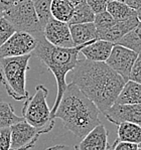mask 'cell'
Listing matches in <instances>:
<instances>
[{"instance_id":"4dcf8cb0","label":"cell","mask_w":141,"mask_h":150,"mask_svg":"<svg viewBox=\"0 0 141 150\" xmlns=\"http://www.w3.org/2000/svg\"><path fill=\"white\" fill-rule=\"evenodd\" d=\"M125 3L134 10H137L138 8L141 7V0H126Z\"/></svg>"},{"instance_id":"d6a6232c","label":"cell","mask_w":141,"mask_h":150,"mask_svg":"<svg viewBox=\"0 0 141 150\" xmlns=\"http://www.w3.org/2000/svg\"><path fill=\"white\" fill-rule=\"evenodd\" d=\"M69 1H71L72 3L76 6V5H78V4H81V3H83V2H85L86 0H69Z\"/></svg>"},{"instance_id":"e0dca14e","label":"cell","mask_w":141,"mask_h":150,"mask_svg":"<svg viewBox=\"0 0 141 150\" xmlns=\"http://www.w3.org/2000/svg\"><path fill=\"white\" fill-rule=\"evenodd\" d=\"M117 139L141 145V125L123 122L117 127Z\"/></svg>"},{"instance_id":"7402d4cb","label":"cell","mask_w":141,"mask_h":150,"mask_svg":"<svg viewBox=\"0 0 141 150\" xmlns=\"http://www.w3.org/2000/svg\"><path fill=\"white\" fill-rule=\"evenodd\" d=\"M95 13L92 11L87 2H83L81 4L75 6L73 16L68 22L69 25L71 24H79V23H88V22H94Z\"/></svg>"},{"instance_id":"cb8c5ba5","label":"cell","mask_w":141,"mask_h":150,"mask_svg":"<svg viewBox=\"0 0 141 150\" xmlns=\"http://www.w3.org/2000/svg\"><path fill=\"white\" fill-rule=\"evenodd\" d=\"M116 22V20L112 17V15L108 12L107 10L104 12L95 14L94 24L97 28V31H102L105 29L109 28Z\"/></svg>"},{"instance_id":"d4e9b609","label":"cell","mask_w":141,"mask_h":150,"mask_svg":"<svg viewBox=\"0 0 141 150\" xmlns=\"http://www.w3.org/2000/svg\"><path fill=\"white\" fill-rule=\"evenodd\" d=\"M16 30L13 25L4 17L0 16V47L14 33Z\"/></svg>"},{"instance_id":"ac0fdd59","label":"cell","mask_w":141,"mask_h":150,"mask_svg":"<svg viewBox=\"0 0 141 150\" xmlns=\"http://www.w3.org/2000/svg\"><path fill=\"white\" fill-rule=\"evenodd\" d=\"M75 5L69 0H52L50 14L52 17L68 23L73 16Z\"/></svg>"},{"instance_id":"9c48e42d","label":"cell","mask_w":141,"mask_h":150,"mask_svg":"<svg viewBox=\"0 0 141 150\" xmlns=\"http://www.w3.org/2000/svg\"><path fill=\"white\" fill-rule=\"evenodd\" d=\"M137 54H138L129 48L119 45H114L109 57L105 63L124 80L128 81L131 69L137 57Z\"/></svg>"},{"instance_id":"7c38bea8","label":"cell","mask_w":141,"mask_h":150,"mask_svg":"<svg viewBox=\"0 0 141 150\" xmlns=\"http://www.w3.org/2000/svg\"><path fill=\"white\" fill-rule=\"evenodd\" d=\"M107 128L100 123L75 145V150H109Z\"/></svg>"},{"instance_id":"52a82bcc","label":"cell","mask_w":141,"mask_h":150,"mask_svg":"<svg viewBox=\"0 0 141 150\" xmlns=\"http://www.w3.org/2000/svg\"><path fill=\"white\" fill-rule=\"evenodd\" d=\"M38 38L25 31H15L0 47V57H21L30 54L38 45Z\"/></svg>"},{"instance_id":"7a4b0ae2","label":"cell","mask_w":141,"mask_h":150,"mask_svg":"<svg viewBox=\"0 0 141 150\" xmlns=\"http://www.w3.org/2000/svg\"><path fill=\"white\" fill-rule=\"evenodd\" d=\"M97 106L74 83L67 85L54 119H61L64 128L83 138L101 123Z\"/></svg>"},{"instance_id":"836d02e7","label":"cell","mask_w":141,"mask_h":150,"mask_svg":"<svg viewBox=\"0 0 141 150\" xmlns=\"http://www.w3.org/2000/svg\"><path fill=\"white\" fill-rule=\"evenodd\" d=\"M136 17L138 18L139 22H141V7H139L137 10H136Z\"/></svg>"},{"instance_id":"4fadbf2b","label":"cell","mask_w":141,"mask_h":150,"mask_svg":"<svg viewBox=\"0 0 141 150\" xmlns=\"http://www.w3.org/2000/svg\"><path fill=\"white\" fill-rule=\"evenodd\" d=\"M138 23H139V20L136 16H133L126 20H122V21H116L109 28L102 31H97L98 32V40L109 41V42L115 45L120 38H123L127 32L134 28Z\"/></svg>"},{"instance_id":"9a60e30c","label":"cell","mask_w":141,"mask_h":150,"mask_svg":"<svg viewBox=\"0 0 141 150\" xmlns=\"http://www.w3.org/2000/svg\"><path fill=\"white\" fill-rule=\"evenodd\" d=\"M69 26H70L72 38L76 47L86 45L98 40V32L94 22L71 24Z\"/></svg>"},{"instance_id":"484cf974","label":"cell","mask_w":141,"mask_h":150,"mask_svg":"<svg viewBox=\"0 0 141 150\" xmlns=\"http://www.w3.org/2000/svg\"><path fill=\"white\" fill-rule=\"evenodd\" d=\"M129 80L141 84V52L137 54V57L132 66L130 75H129Z\"/></svg>"},{"instance_id":"f546056e","label":"cell","mask_w":141,"mask_h":150,"mask_svg":"<svg viewBox=\"0 0 141 150\" xmlns=\"http://www.w3.org/2000/svg\"><path fill=\"white\" fill-rule=\"evenodd\" d=\"M18 1L19 0H0V11L4 12L5 10L10 8L11 6L14 5L15 3H17Z\"/></svg>"},{"instance_id":"f1b7e54d","label":"cell","mask_w":141,"mask_h":150,"mask_svg":"<svg viewBox=\"0 0 141 150\" xmlns=\"http://www.w3.org/2000/svg\"><path fill=\"white\" fill-rule=\"evenodd\" d=\"M10 148V129H0V150H9Z\"/></svg>"},{"instance_id":"30bf717a","label":"cell","mask_w":141,"mask_h":150,"mask_svg":"<svg viewBox=\"0 0 141 150\" xmlns=\"http://www.w3.org/2000/svg\"><path fill=\"white\" fill-rule=\"evenodd\" d=\"M102 113L108 121L115 125H119L123 122L141 125V104L114 103Z\"/></svg>"},{"instance_id":"ffe728a7","label":"cell","mask_w":141,"mask_h":150,"mask_svg":"<svg viewBox=\"0 0 141 150\" xmlns=\"http://www.w3.org/2000/svg\"><path fill=\"white\" fill-rule=\"evenodd\" d=\"M115 45H122L135 52L136 54H139L141 52V22H139L129 32H127Z\"/></svg>"},{"instance_id":"d6986e66","label":"cell","mask_w":141,"mask_h":150,"mask_svg":"<svg viewBox=\"0 0 141 150\" xmlns=\"http://www.w3.org/2000/svg\"><path fill=\"white\" fill-rule=\"evenodd\" d=\"M107 11L116 21H122L136 16V10L127 5L125 2L108 1Z\"/></svg>"},{"instance_id":"5b68a950","label":"cell","mask_w":141,"mask_h":150,"mask_svg":"<svg viewBox=\"0 0 141 150\" xmlns=\"http://www.w3.org/2000/svg\"><path fill=\"white\" fill-rule=\"evenodd\" d=\"M47 95L48 90L45 86H36L34 95L25 100L21 110L23 119L38 129L40 135L50 132L55 126V119L47 102Z\"/></svg>"},{"instance_id":"277c9868","label":"cell","mask_w":141,"mask_h":150,"mask_svg":"<svg viewBox=\"0 0 141 150\" xmlns=\"http://www.w3.org/2000/svg\"><path fill=\"white\" fill-rule=\"evenodd\" d=\"M30 54L21 57H0V83L7 94L15 101H23L29 97L26 90V71Z\"/></svg>"},{"instance_id":"8d00e7d4","label":"cell","mask_w":141,"mask_h":150,"mask_svg":"<svg viewBox=\"0 0 141 150\" xmlns=\"http://www.w3.org/2000/svg\"><path fill=\"white\" fill-rule=\"evenodd\" d=\"M138 150H141V145H140V146H139V148H138Z\"/></svg>"},{"instance_id":"d590c367","label":"cell","mask_w":141,"mask_h":150,"mask_svg":"<svg viewBox=\"0 0 141 150\" xmlns=\"http://www.w3.org/2000/svg\"><path fill=\"white\" fill-rule=\"evenodd\" d=\"M3 15V13H2V11H0V16H2Z\"/></svg>"},{"instance_id":"44dd1931","label":"cell","mask_w":141,"mask_h":150,"mask_svg":"<svg viewBox=\"0 0 141 150\" xmlns=\"http://www.w3.org/2000/svg\"><path fill=\"white\" fill-rule=\"evenodd\" d=\"M21 120H23V117H19L15 114L10 103L0 100V129L10 128Z\"/></svg>"},{"instance_id":"3957f363","label":"cell","mask_w":141,"mask_h":150,"mask_svg":"<svg viewBox=\"0 0 141 150\" xmlns=\"http://www.w3.org/2000/svg\"><path fill=\"white\" fill-rule=\"evenodd\" d=\"M34 35L38 38V45L31 54H34L47 67L48 71L54 74L57 86V93L50 113L54 118V114L59 107L63 94L67 88V75L77 66L79 61L80 50L84 45H78L74 47H60L50 43L43 36V32Z\"/></svg>"},{"instance_id":"603a6c76","label":"cell","mask_w":141,"mask_h":150,"mask_svg":"<svg viewBox=\"0 0 141 150\" xmlns=\"http://www.w3.org/2000/svg\"><path fill=\"white\" fill-rule=\"evenodd\" d=\"M32 3H33L39 23L41 25V28L43 29V27L47 24L48 19L52 17V14H50L52 0H32Z\"/></svg>"},{"instance_id":"4316f807","label":"cell","mask_w":141,"mask_h":150,"mask_svg":"<svg viewBox=\"0 0 141 150\" xmlns=\"http://www.w3.org/2000/svg\"><path fill=\"white\" fill-rule=\"evenodd\" d=\"M139 146V144L121 141L119 139H116L112 144V146H110L109 150H138Z\"/></svg>"},{"instance_id":"2e32d148","label":"cell","mask_w":141,"mask_h":150,"mask_svg":"<svg viewBox=\"0 0 141 150\" xmlns=\"http://www.w3.org/2000/svg\"><path fill=\"white\" fill-rule=\"evenodd\" d=\"M115 103L141 104V84L131 80L126 81Z\"/></svg>"},{"instance_id":"6da1fadb","label":"cell","mask_w":141,"mask_h":150,"mask_svg":"<svg viewBox=\"0 0 141 150\" xmlns=\"http://www.w3.org/2000/svg\"><path fill=\"white\" fill-rule=\"evenodd\" d=\"M71 83L77 86L93 102L100 112H104L116 102L126 81L105 62L79 59L71 71Z\"/></svg>"},{"instance_id":"e575fe53","label":"cell","mask_w":141,"mask_h":150,"mask_svg":"<svg viewBox=\"0 0 141 150\" xmlns=\"http://www.w3.org/2000/svg\"><path fill=\"white\" fill-rule=\"evenodd\" d=\"M107 1H120V2H125L126 0H107Z\"/></svg>"},{"instance_id":"ba28073f","label":"cell","mask_w":141,"mask_h":150,"mask_svg":"<svg viewBox=\"0 0 141 150\" xmlns=\"http://www.w3.org/2000/svg\"><path fill=\"white\" fill-rule=\"evenodd\" d=\"M9 150H29L34 147L40 133L23 119L10 127Z\"/></svg>"},{"instance_id":"8fae6325","label":"cell","mask_w":141,"mask_h":150,"mask_svg":"<svg viewBox=\"0 0 141 150\" xmlns=\"http://www.w3.org/2000/svg\"><path fill=\"white\" fill-rule=\"evenodd\" d=\"M43 34L48 42L60 47H76L70 31V26L67 22L60 21L50 17L43 29Z\"/></svg>"},{"instance_id":"83f0119b","label":"cell","mask_w":141,"mask_h":150,"mask_svg":"<svg viewBox=\"0 0 141 150\" xmlns=\"http://www.w3.org/2000/svg\"><path fill=\"white\" fill-rule=\"evenodd\" d=\"M86 2L95 14L107 10V0H86Z\"/></svg>"},{"instance_id":"8992f818","label":"cell","mask_w":141,"mask_h":150,"mask_svg":"<svg viewBox=\"0 0 141 150\" xmlns=\"http://www.w3.org/2000/svg\"><path fill=\"white\" fill-rule=\"evenodd\" d=\"M2 13L16 31H25L32 34L43 32L32 0H19Z\"/></svg>"},{"instance_id":"5bb4252c","label":"cell","mask_w":141,"mask_h":150,"mask_svg":"<svg viewBox=\"0 0 141 150\" xmlns=\"http://www.w3.org/2000/svg\"><path fill=\"white\" fill-rule=\"evenodd\" d=\"M114 43L109 41L97 40L81 47L80 54L84 55L88 61L92 62H106L111 54Z\"/></svg>"},{"instance_id":"1f68e13d","label":"cell","mask_w":141,"mask_h":150,"mask_svg":"<svg viewBox=\"0 0 141 150\" xmlns=\"http://www.w3.org/2000/svg\"><path fill=\"white\" fill-rule=\"evenodd\" d=\"M45 150H69V148L64 145H55V146H50Z\"/></svg>"}]
</instances>
